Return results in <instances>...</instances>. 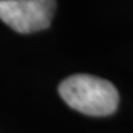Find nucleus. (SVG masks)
I'll list each match as a JSON object with an SVG mask.
<instances>
[{
  "instance_id": "obj_1",
  "label": "nucleus",
  "mask_w": 133,
  "mask_h": 133,
  "mask_svg": "<svg viewBox=\"0 0 133 133\" xmlns=\"http://www.w3.org/2000/svg\"><path fill=\"white\" fill-rule=\"evenodd\" d=\"M58 92L68 106L87 116H110L118 107L119 95L114 84L92 75H72L63 80Z\"/></svg>"
},
{
  "instance_id": "obj_2",
  "label": "nucleus",
  "mask_w": 133,
  "mask_h": 133,
  "mask_svg": "<svg viewBox=\"0 0 133 133\" xmlns=\"http://www.w3.org/2000/svg\"><path fill=\"white\" fill-rule=\"evenodd\" d=\"M54 11L56 0H0V19L22 34L48 29Z\"/></svg>"
}]
</instances>
